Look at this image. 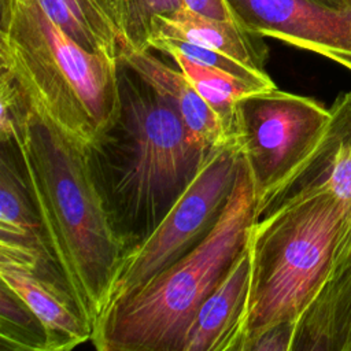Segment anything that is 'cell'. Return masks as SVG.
I'll return each instance as SVG.
<instances>
[{"instance_id": "5bb4252c", "label": "cell", "mask_w": 351, "mask_h": 351, "mask_svg": "<svg viewBox=\"0 0 351 351\" xmlns=\"http://www.w3.org/2000/svg\"><path fill=\"white\" fill-rule=\"evenodd\" d=\"M351 343V251L295 326L292 351H347Z\"/></svg>"}, {"instance_id": "9c48e42d", "label": "cell", "mask_w": 351, "mask_h": 351, "mask_svg": "<svg viewBox=\"0 0 351 351\" xmlns=\"http://www.w3.org/2000/svg\"><path fill=\"white\" fill-rule=\"evenodd\" d=\"M1 145L0 263L14 265L44 278L63 282L64 277L48 245L16 147L15 144Z\"/></svg>"}, {"instance_id": "7a4b0ae2", "label": "cell", "mask_w": 351, "mask_h": 351, "mask_svg": "<svg viewBox=\"0 0 351 351\" xmlns=\"http://www.w3.org/2000/svg\"><path fill=\"white\" fill-rule=\"evenodd\" d=\"M121 107L90 145V167L125 252L158 226L211 149L171 101L119 62Z\"/></svg>"}, {"instance_id": "277c9868", "label": "cell", "mask_w": 351, "mask_h": 351, "mask_svg": "<svg viewBox=\"0 0 351 351\" xmlns=\"http://www.w3.org/2000/svg\"><path fill=\"white\" fill-rule=\"evenodd\" d=\"M258 218L255 189L241 155L229 200L208 234L145 285L108 307L95 322L99 351H182L204 299L247 247Z\"/></svg>"}, {"instance_id": "cb8c5ba5", "label": "cell", "mask_w": 351, "mask_h": 351, "mask_svg": "<svg viewBox=\"0 0 351 351\" xmlns=\"http://www.w3.org/2000/svg\"><path fill=\"white\" fill-rule=\"evenodd\" d=\"M313 1L332 10H351V0H313Z\"/></svg>"}, {"instance_id": "6da1fadb", "label": "cell", "mask_w": 351, "mask_h": 351, "mask_svg": "<svg viewBox=\"0 0 351 351\" xmlns=\"http://www.w3.org/2000/svg\"><path fill=\"white\" fill-rule=\"evenodd\" d=\"M26 97L27 112L14 144L48 245L93 328L106 307L125 245L95 180L88 145Z\"/></svg>"}, {"instance_id": "7402d4cb", "label": "cell", "mask_w": 351, "mask_h": 351, "mask_svg": "<svg viewBox=\"0 0 351 351\" xmlns=\"http://www.w3.org/2000/svg\"><path fill=\"white\" fill-rule=\"evenodd\" d=\"M296 324L274 325L248 341L244 351H292Z\"/></svg>"}, {"instance_id": "2e32d148", "label": "cell", "mask_w": 351, "mask_h": 351, "mask_svg": "<svg viewBox=\"0 0 351 351\" xmlns=\"http://www.w3.org/2000/svg\"><path fill=\"white\" fill-rule=\"evenodd\" d=\"M307 185L330 191L351 210V92L340 93L330 106L322 144L288 192Z\"/></svg>"}, {"instance_id": "ac0fdd59", "label": "cell", "mask_w": 351, "mask_h": 351, "mask_svg": "<svg viewBox=\"0 0 351 351\" xmlns=\"http://www.w3.org/2000/svg\"><path fill=\"white\" fill-rule=\"evenodd\" d=\"M0 343L14 351H47L44 325L4 282L0 285Z\"/></svg>"}, {"instance_id": "9a60e30c", "label": "cell", "mask_w": 351, "mask_h": 351, "mask_svg": "<svg viewBox=\"0 0 351 351\" xmlns=\"http://www.w3.org/2000/svg\"><path fill=\"white\" fill-rule=\"evenodd\" d=\"M48 16L90 52L118 59L125 48L122 0H37Z\"/></svg>"}, {"instance_id": "603a6c76", "label": "cell", "mask_w": 351, "mask_h": 351, "mask_svg": "<svg viewBox=\"0 0 351 351\" xmlns=\"http://www.w3.org/2000/svg\"><path fill=\"white\" fill-rule=\"evenodd\" d=\"M184 4L188 8L196 12L204 14L207 16L226 19V21H236L233 11L226 0H184Z\"/></svg>"}, {"instance_id": "44dd1931", "label": "cell", "mask_w": 351, "mask_h": 351, "mask_svg": "<svg viewBox=\"0 0 351 351\" xmlns=\"http://www.w3.org/2000/svg\"><path fill=\"white\" fill-rule=\"evenodd\" d=\"M27 112V97L15 78L0 70V141L14 144Z\"/></svg>"}, {"instance_id": "30bf717a", "label": "cell", "mask_w": 351, "mask_h": 351, "mask_svg": "<svg viewBox=\"0 0 351 351\" xmlns=\"http://www.w3.org/2000/svg\"><path fill=\"white\" fill-rule=\"evenodd\" d=\"M0 278L44 325L47 351H67L90 340L93 328L80 311L67 287L5 263H0Z\"/></svg>"}, {"instance_id": "52a82bcc", "label": "cell", "mask_w": 351, "mask_h": 351, "mask_svg": "<svg viewBox=\"0 0 351 351\" xmlns=\"http://www.w3.org/2000/svg\"><path fill=\"white\" fill-rule=\"evenodd\" d=\"M240 162L241 151L236 138L208 152L158 226L123 254L103 313L145 285L208 234L229 200Z\"/></svg>"}, {"instance_id": "d6986e66", "label": "cell", "mask_w": 351, "mask_h": 351, "mask_svg": "<svg viewBox=\"0 0 351 351\" xmlns=\"http://www.w3.org/2000/svg\"><path fill=\"white\" fill-rule=\"evenodd\" d=\"M149 49L159 51L162 53H169V52H178L184 55L185 58L197 62L204 66L215 67L223 71H228L236 77H240L261 89H273L276 88V84L273 80L269 77L266 71H259L255 69L248 67L247 64L210 48L192 44L188 41H181V40H171V38H152L149 41Z\"/></svg>"}, {"instance_id": "4fadbf2b", "label": "cell", "mask_w": 351, "mask_h": 351, "mask_svg": "<svg viewBox=\"0 0 351 351\" xmlns=\"http://www.w3.org/2000/svg\"><path fill=\"white\" fill-rule=\"evenodd\" d=\"M152 38H171L197 44L222 52L251 69L265 71L267 47L262 40L263 37L247 32L236 21L207 16L186 5L169 15L158 16L149 41Z\"/></svg>"}, {"instance_id": "e0dca14e", "label": "cell", "mask_w": 351, "mask_h": 351, "mask_svg": "<svg viewBox=\"0 0 351 351\" xmlns=\"http://www.w3.org/2000/svg\"><path fill=\"white\" fill-rule=\"evenodd\" d=\"M166 55L186 75L202 99L214 110L228 133L233 137L237 103L250 93L267 90L228 71L193 62L178 52H169Z\"/></svg>"}, {"instance_id": "ba28073f", "label": "cell", "mask_w": 351, "mask_h": 351, "mask_svg": "<svg viewBox=\"0 0 351 351\" xmlns=\"http://www.w3.org/2000/svg\"><path fill=\"white\" fill-rule=\"evenodd\" d=\"M250 33L314 52L351 71V10L313 0H226Z\"/></svg>"}, {"instance_id": "d4e9b609", "label": "cell", "mask_w": 351, "mask_h": 351, "mask_svg": "<svg viewBox=\"0 0 351 351\" xmlns=\"http://www.w3.org/2000/svg\"><path fill=\"white\" fill-rule=\"evenodd\" d=\"M347 351H351V343H350V346H348V348H347Z\"/></svg>"}, {"instance_id": "ffe728a7", "label": "cell", "mask_w": 351, "mask_h": 351, "mask_svg": "<svg viewBox=\"0 0 351 351\" xmlns=\"http://www.w3.org/2000/svg\"><path fill=\"white\" fill-rule=\"evenodd\" d=\"M184 5V0H122L123 51L149 49L148 43L155 19L160 15H169Z\"/></svg>"}, {"instance_id": "8992f818", "label": "cell", "mask_w": 351, "mask_h": 351, "mask_svg": "<svg viewBox=\"0 0 351 351\" xmlns=\"http://www.w3.org/2000/svg\"><path fill=\"white\" fill-rule=\"evenodd\" d=\"M329 121L330 108L277 86L250 93L237 103L234 138L250 170L258 218L308 167Z\"/></svg>"}, {"instance_id": "5b68a950", "label": "cell", "mask_w": 351, "mask_h": 351, "mask_svg": "<svg viewBox=\"0 0 351 351\" xmlns=\"http://www.w3.org/2000/svg\"><path fill=\"white\" fill-rule=\"evenodd\" d=\"M0 70L58 126L90 145L119 114V60L81 47L37 0H0Z\"/></svg>"}, {"instance_id": "3957f363", "label": "cell", "mask_w": 351, "mask_h": 351, "mask_svg": "<svg viewBox=\"0 0 351 351\" xmlns=\"http://www.w3.org/2000/svg\"><path fill=\"white\" fill-rule=\"evenodd\" d=\"M250 293L239 351L266 329L296 324L351 251V210L307 185L271 204L251 226Z\"/></svg>"}, {"instance_id": "8fae6325", "label": "cell", "mask_w": 351, "mask_h": 351, "mask_svg": "<svg viewBox=\"0 0 351 351\" xmlns=\"http://www.w3.org/2000/svg\"><path fill=\"white\" fill-rule=\"evenodd\" d=\"M250 281L251 265L245 247L226 277L202 303L182 351H239Z\"/></svg>"}, {"instance_id": "7c38bea8", "label": "cell", "mask_w": 351, "mask_h": 351, "mask_svg": "<svg viewBox=\"0 0 351 351\" xmlns=\"http://www.w3.org/2000/svg\"><path fill=\"white\" fill-rule=\"evenodd\" d=\"M119 62L171 101L192 137L203 147L213 149L234 140L186 75L155 56L152 49H125Z\"/></svg>"}]
</instances>
